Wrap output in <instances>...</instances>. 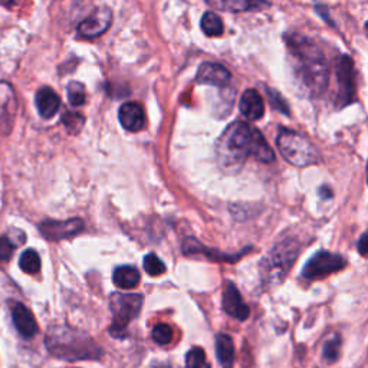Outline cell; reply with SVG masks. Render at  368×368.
Instances as JSON below:
<instances>
[{"label":"cell","instance_id":"21","mask_svg":"<svg viewBox=\"0 0 368 368\" xmlns=\"http://www.w3.org/2000/svg\"><path fill=\"white\" fill-rule=\"evenodd\" d=\"M209 5L217 9L230 10V12H245V10L266 6V3L249 2V0H226V2H220L219 0V2H209Z\"/></svg>","mask_w":368,"mask_h":368},{"label":"cell","instance_id":"8","mask_svg":"<svg viewBox=\"0 0 368 368\" xmlns=\"http://www.w3.org/2000/svg\"><path fill=\"white\" fill-rule=\"evenodd\" d=\"M41 234L50 242H59L64 239H69L77 236L84 230V222L78 217H73L69 220H45L39 226Z\"/></svg>","mask_w":368,"mask_h":368},{"label":"cell","instance_id":"24","mask_svg":"<svg viewBox=\"0 0 368 368\" xmlns=\"http://www.w3.org/2000/svg\"><path fill=\"white\" fill-rule=\"evenodd\" d=\"M66 92H68V101L72 107H81L86 102V92L84 84L78 81H72L66 86Z\"/></svg>","mask_w":368,"mask_h":368},{"label":"cell","instance_id":"12","mask_svg":"<svg viewBox=\"0 0 368 368\" xmlns=\"http://www.w3.org/2000/svg\"><path fill=\"white\" fill-rule=\"evenodd\" d=\"M232 80L230 72L220 64L216 62H203L199 66L196 82L213 85V86H226Z\"/></svg>","mask_w":368,"mask_h":368},{"label":"cell","instance_id":"29","mask_svg":"<svg viewBox=\"0 0 368 368\" xmlns=\"http://www.w3.org/2000/svg\"><path fill=\"white\" fill-rule=\"evenodd\" d=\"M144 270L151 276H160L165 272V266L154 253H149L144 257Z\"/></svg>","mask_w":368,"mask_h":368},{"label":"cell","instance_id":"11","mask_svg":"<svg viewBox=\"0 0 368 368\" xmlns=\"http://www.w3.org/2000/svg\"><path fill=\"white\" fill-rule=\"evenodd\" d=\"M17 109V101L13 86L0 81V128H3V134H8L12 130Z\"/></svg>","mask_w":368,"mask_h":368},{"label":"cell","instance_id":"27","mask_svg":"<svg viewBox=\"0 0 368 368\" xmlns=\"http://www.w3.org/2000/svg\"><path fill=\"white\" fill-rule=\"evenodd\" d=\"M340 349H341V338L340 335H334L324 344L322 356L328 362H335L340 357Z\"/></svg>","mask_w":368,"mask_h":368},{"label":"cell","instance_id":"30","mask_svg":"<svg viewBox=\"0 0 368 368\" xmlns=\"http://www.w3.org/2000/svg\"><path fill=\"white\" fill-rule=\"evenodd\" d=\"M16 243L10 241L9 236H0V264L9 262L16 249Z\"/></svg>","mask_w":368,"mask_h":368},{"label":"cell","instance_id":"13","mask_svg":"<svg viewBox=\"0 0 368 368\" xmlns=\"http://www.w3.org/2000/svg\"><path fill=\"white\" fill-rule=\"evenodd\" d=\"M222 305H223V311L232 318H236L239 321H245L249 318L250 309L243 302L241 292L237 291V288L233 284H228L225 293H223Z\"/></svg>","mask_w":368,"mask_h":368},{"label":"cell","instance_id":"20","mask_svg":"<svg viewBox=\"0 0 368 368\" xmlns=\"http://www.w3.org/2000/svg\"><path fill=\"white\" fill-rule=\"evenodd\" d=\"M216 354L219 361L228 365L232 364L234 360V345L233 340L226 335V334H220L216 338Z\"/></svg>","mask_w":368,"mask_h":368},{"label":"cell","instance_id":"32","mask_svg":"<svg viewBox=\"0 0 368 368\" xmlns=\"http://www.w3.org/2000/svg\"><path fill=\"white\" fill-rule=\"evenodd\" d=\"M365 239H367V234L364 233L361 237H360V241H358V250H360V253L362 255V256H365V252H367V249H365Z\"/></svg>","mask_w":368,"mask_h":368},{"label":"cell","instance_id":"4","mask_svg":"<svg viewBox=\"0 0 368 368\" xmlns=\"http://www.w3.org/2000/svg\"><path fill=\"white\" fill-rule=\"evenodd\" d=\"M276 145L281 156L295 167H306V165L320 163V154L314 144L297 131L281 128L276 137Z\"/></svg>","mask_w":368,"mask_h":368},{"label":"cell","instance_id":"1","mask_svg":"<svg viewBox=\"0 0 368 368\" xmlns=\"http://www.w3.org/2000/svg\"><path fill=\"white\" fill-rule=\"evenodd\" d=\"M216 156L225 170H237L248 157L261 163L275 161V153L257 128L245 121L230 124L220 136L216 145Z\"/></svg>","mask_w":368,"mask_h":368},{"label":"cell","instance_id":"7","mask_svg":"<svg viewBox=\"0 0 368 368\" xmlns=\"http://www.w3.org/2000/svg\"><path fill=\"white\" fill-rule=\"evenodd\" d=\"M345 268V259L338 253H331L328 250H320L311 257V261L304 266L302 276L308 281H317L326 278L328 275L340 272Z\"/></svg>","mask_w":368,"mask_h":368},{"label":"cell","instance_id":"10","mask_svg":"<svg viewBox=\"0 0 368 368\" xmlns=\"http://www.w3.org/2000/svg\"><path fill=\"white\" fill-rule=\"evenodd\" d=\"M111 22H113L111 9L107 6H101L80 24L78 33L82 36V38H98V36H101L109 29Z\"/></svg>","mask_w":368,"mask_h":368},{"label":"cell","instance_id":"15","mask_svg":"<svg viewBox=\"0 0 368 368\" xmlns=\"http://www.w3.org/2000/svg\"><path fill=\"white\" fill-rule=\"evenodd\" d=\"M118 118L121 125L127 131H140L145 124V113L138 102L122 104L118 111Z\"/></svg>","mask_w":368,"mask_h":368},{"label":"cell","instance_id":"18","mask_svg":"<svg viewBox=\"0 0 368 368\" xmlns=\"http://www.w3.org/2000/svg\"><path fill=\"white\" fill-rule=\"evenodd\" d=\"M239 109H241V113L249 118V120H261L264 113H265V104L264 100L261 97V94L255 89H246L242 97H241V102H239Z\"/></svg>","mask_w":368,"mask_h":368},{"label":"cell","instance_id":"17","mask_svg":"<svg viewBox=\"0 0 368 368\" xmlns=\"http://www.w3.org/2000/svg\"><path fill=\"white\" fill-rule=\"evenodd\" d=\"M35 104H36V108H38L39 116L45 120H49L58 113V109L61 107V100L57 92H55L52 88L44 86L36 92Z\"/></svg>","mask_w":368,"mask_h":368},{"label":"cell","instance_id":"6","mask_svg":"<svg viewBox=\"0 0 368 368\" xmlns=\"http://www.w3.org/2000/svg\"><path fill=\"white\" fill-rule=\"evenodd\" d=\"M142 301V295H138V293H114L109 300V308L113 312V324L109 326V334L116 338L125 337V329L138 317Z\"/></svg>","mask_w":368,"mask_h":368},{"label":"cell","instance_id":"23","mask_svg":"<svg viewBox=\"0 0 368 368\" xmlns=\"http://www.w3.org/2000/svg\"><path fill=\"white\" fill-rule=\"evenodd\" d=\"M19 266L25 273L35 275L41 270V257L35 249H26L19 257Z\"/></svg>","mask_w":368,"mask_h":368},{"label":"cell","instance_id":"26","mask_svg":"<svg viewBox=\"0 0 368 368\" xmlns=\"http://www.w3.org/2000/svg\"><path fill=\"white\" fill-rule=\"evenodd\" d=\"M186 368H210L203 348H192L186 357Z\"/></svg>","mask_w":368,"mask_h":368},{"label":"cell","instance_id":"19","mask_svg":"<svg viewBox=\"0 0 368 368\" xmlns=\"http://www.w3.org/2000/svg\"><path fill=\"white\" fill-rule=\"evenodd\" d=\"M114 284L121 289H134L140 284V272L134 266H118L114 270Z\"/></svg>","mask_w":368,"mask_h":368},{"label":"cell","instance_id":"9","mask_svg":"<svg viewBox=\"0 0 368 368\" xmlns=\"http://www.w3.org/2000/svg\"><path fill=\"white\" fill-rule=\"evenodd\" d=\"M338 97L337 104L338 107H345L351 104L356 97V71L354 64L349 57H342L338 69Z\"/></svg>","mask_w":368,"mask_h":368},{"label":"cell","instance_id":"22","mask_svg":"<svg viewBox=\"0 0 368 368\" xmlns=\"http://www.w3.org/2000/svg\"><path fill=\"white\" fill-rule=\"evenodd\" d=\"M200 26H201V30H203L208 36H220L225 30L222 19H220V17L213 12H206L203 15Z\"/></svg>","mask_w":368,"mask_h":368},{"label":"cell","instance_id":"25","mask_svg":"<svg viewBox=\"0 0 368 368\" xmlns=\"http://www.w3.org/2000/svg\"><path fill=\"white\" fill-rule=\"evenodd\" d=\"M62 122L69 134H78L85 124V118L81 113L65 111L62 116Z\"/></svg>","mask_w":368,"mask_h":368},{"label":"cell","instance_id":"2","mask_svg":"<svg viewBox=\"0 0 368 368\" xmlns=\"http://www.w3.org/2000/svg\"><path fill=\"white\" fill-rule=\"evenodd\" d=\"M285 41L293 59V72L302 89L309 92L311 97L322 94L329 78L324 52L302 35L286 33Z\"/></svg>","mask_w":368,"mask_h":368},{"label":"cell","instance_id":"31","mask_svg":"<svg viewBox=\"0 0 368 368\" xmlns=\"http://www.w3.org/2000/svg\"><path fill=\"white\" fill-rule=\"evenodd\" d=\"M268 97H269V101H270V104H272L273 108H276V109H278V111H281V113H284V114H289L288 104H286L285 100L281 97L279 92L269 89Z\"/></svg>","mask_w":368,"mask_h":368},{"label":"cell","instance_id":"28","mask_svg":"<svg viewBox=\"0 0 368 368\" xmlns=\"http://www.w3.org/2000/svg\"><path fill=\"white\" fill-rule=\"evenodd\" d=\"M151 337L158 345H167L173 341V329L167 324H157L153 328Z\"/></svg>","mask_w":368,"mask_h":368},{"label":"cell","instance_id":"3","mask_svg":"<svg viewBox=\"0 0 368 368\" xmlns=\"http://www.w3.org/2000/svg\"><path fill=\"white\" fill-rule=\"evenodd\" d=\"M45 345L50 356L65 361L100 360L102 357L101 347L88 334L66 325L49 328Z\"/></svg>","mask_w":368,"mask_h":368},{"label":"cell","instance_id":"5","mask_svg":"<svg viewBox=\"0 0 368 368\" xmlns=\"http://www.w3.org/2000/svg\"><path fill=\"white\" fill-rule=\"evenodd\" d=\"M298 245L293 241H285L276 245L262 261V278L270 284H279L291 270L298 257Z\"/></svg>","mask_w":368,"mask_h":368},{"label":"cell","instance_id":"16","mask_svg":"<svg viewBox=\"0 0 368 368\" xmlns=\"http://www.w3.org/2000/svg\"><path fill=\"white\" fill-rule=\"evenodd\" d=\"M181 250H183V255H205L206 257H209V259L212 261H226V262H236L239 257L243 256L245 253L243 252H239L236 255H226V253H222L219 250H212L206 246L201 245L199 241H196V239L190 237V239H186V241L183 242V246H181Z\"/></svg>","mask_w":368,"mask_h":368},{"label":"cell","instance_id":"14","mask_svg":"<svg viewBox=\"0 0 368 368\" xmlns=\"http://www.w3.org/2000/svg\"><path fill=\"white\" fill-rule=\"evenodd\" d=\"M12 321L24 338H32L38 334V324L32 312L24 304H15L12 308Z\"/></svg>","mask_w":368,"mask_h":368}]
</instances>
